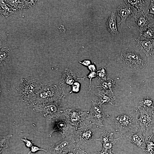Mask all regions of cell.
I'll return each mask as SVG.
<instances>
[{"label":"cell","mask_w":154,"mask_h":154,"mask_svg":"<svg viewBox=\"0 0 154 154\" xmlns=\"http://www.w3.org/2000/svg\"><path fill=\"white\" fill-rule=\"evenodd\" d=\"M41 84L35 78L23 79L17 88L22 100L28 106H35L36 104L37 94Z\"/></svg>","instance_id":"cell-1"},{"label":"cell","mask_w":154,"mask_h":154,"mask_svg":"<svg viewBox=\"0 0 154 154\" xmlns=\"http://www.w3.org/2000/svg\"><path fill=\"white\" fill-rule=\"evenodd\" d=\"M63 96L58 92L56 85L50 83H42L37 94L35 106L58 101Z\"/></svg>","instance_id":"cell-2"},{"label":"cell","mask_w":154,"mask_h":154,"mask_svg":"<svg viewBox=\"0 0 154 154\" xmlns=\"http://www.w3.org/2000/svg\"><path fill=\"white\" fill-rule=\"evenodd\" d=\"M139 114L129 113L117 116L116 118V131L121 134L133 131H137L139 127Z\"/></svg>","instance_id":"cell-3"},{"label":"cell","mask_w":154,"mask_h":154,"mask_svg":"<svg viewBox=\"0 0 154 154\" xmlns=\"http://www.w3.org/2000/svg\"><path fill=\"white\" fill-rule=\"evenodd\" d=\"M124 63L133 69L140 71L147 65L145 60L139 54L132 49L127 48L121 53Z\"/></svg>","instance_id":"cell-4"},{"label":"cell","mask_w":154,"mask_h":154,"mask_svg":"<svg viewBox=\"0 0 154 154\" xmlns=\"http://www.w3.org/2000/svg\"><path fill=\"white\" fill-rule=\"evenodd\" d=\"M92 125L91 123L86 120L77 129L74 135L76 146L84 145L94 139L95 130L92 127Z\"/></svg>","instance_id":"cell-5"},{"label":"cell","mask_w":154,"mask_h":154,"mask_svg":"<svg viewBox=\"0 0 154 154\" xmlns=\"http://www.w3.org/2000/svg\"><path fill=\"white\" fill-rule=\"evenodd\" d=\"M58 102L35 106L34 110L42 114L48 119L60 118L63 115L64 109L58 105Z\"/></svg>","instance_id":"cell-6"},{"label":"cell","mask_w":154,"mask_h":154,"mask_svg":"<svg viewBox=\"0 0 154 154\" xmlns=\"http://www.w3.org/2000/svg\"><path fill=\"white\" fill-rule=\"evenodd\" d=\"M89 112H84L75 108L64 109L63 114L66 120L71 125L77 128L80 127L88 116Z\"/></svg>","instance_id":"cell-7"},{"label":"cell","mask_w":154,"mask_h":154,"mask_svg":"<svg viewBox=\"0 0 154 154\" xmlns=\"http://www.w3.org/2000/svg\"><path fill=\"white\" fill-rule=\"evenodd\" d=\"M91 101L92 107L86 119L88 121L92 124L96 125L98 127L104 126L102 122L105 115L101 106L96 102L92 100Z\"/></svg>","instance_id":"cell-8"},{"label":"cell","mask_w":154,"mask_h":154,"mask_svg":"<svg viewBox=\"0 0 154 154\" xmlns=\"http://www.w3.org/2000/svg\"><path fill=\"white\" fill-rule=\"evenodd\" d=\"M76 143L74 135L63 138L49 147L50 151L53 154H58L62 152L70 151L75 148Z\"/></svg>","instance_id":"cell-9"},{"label":"cell","mask_w":154,"mask_h":154,"mask_svg":"<svg viewBox=\"0 0 154 154\" xmlns=\"http://www.w3.org/2000/svg\"><path fill=\"white\" fill-rule=\"evenodd\" d=\"M77 74L71 70L65 69L59 81V87L61 90L64 96L68 89L71 88L73 84L78 80Z\"/></svg>","instance_id":"cell-10"},{"label":"cell","mask_w":154,"mask_h":154,"mask_svg":"<svg viewBox=\"0 0 154 154\" xmlns=\"http://www.w3.org/2000/svg\"><path fill=\"white\" fill-rule=\"evenodd\" d=\"M70 124L66 120L58 118L55 122L54 126L50 133L51 135L54 131H58L63 138L74 135L77 129Z\"/></svg>","instance_id":"cell-11"},{"label":"cell","mask_w":154,"mask_h":154,"mask_svg":"<svg viewBox=\"0 0 154 154\" xmlns=\"http://www.w3.org/2000/svg\"><path fill=\"white\" fill-rule=\"evenodd\" d=\"M139 116L138 119L139 125L141 131L147 133L151 127L153 122L154 118L148 112L147 108H144L142 109L139 108Z\"/></svg>","instance_id":"cell-12"},{"label":"cell","mask_w":154,"mask_h":154,"mask_svg":"<svg viewBox=\"0 0 154 154\" xmlns=\"http://www.w3.org/2000/svg\"><path fill=\"white\" fill-rule=\"evenodd\" d=\"M134 17L136 26L140 32L154 21V16L149 13L148 9L142 11H136Z\"/></svg>","instance_id":"cell-13"},{"label":"cell","mask_w":154,"mask_h":154,"mask_svg":"<svg viewBox=\"0 0 154 154\" xmlns=\"http://www.w3.org/2000/svg\"><path fill=\"white\" fill-rule=\"evenodd\" d=\"M119 137L128 141L144 150L145 149V137L142 135L141 131L137 133L129 131L121 134Z\"/></svg>","instance_id":"cell-14"},{"label":"cell","mask_w":154,"mask_h":154,"mask_svg":"<svg viewBox=\"0 0 154 154\" xmlns=\"http://www.w3.org/2000/svg\"><path fill=\"white\" fill-rule=\"evenodd\" d=\"M113 132L109 133L106 131L102 132L100 137L97 140H100L103 145L102 151L112 150L115 145L120 139L114 138L113 137Z\"/></svg>","instance_id":"cell-15"},{"label":"cell","mask_w":154,"mask_h":154,"mask_svg":"<svg viewBox=\"0 0 154 154\" xmlns=\"http://www.w3.org/2000/svg\"><path fill=\"white\" fill-rule=\"evenodd\" d=\"M136 11L133 7L125 3L119 5L117 8L116 12L121 18L119 24L124 23L128 17H134Z\"/></svg>","instance_id":"cell-16"},{"label":"cell","mask_w":154,"mask_h":154,"mask_svg":"<svg viewBox=\"0 0 154 154\" xmlns=\"http://www.w3.org/2000/svg\"><path fill=\"white\" fill-rule=\"evenodd\" d=\"M141 50L148 57L154 53V39L148 40H136Z\"/></svg>","instance_id":"cell-17"},{"label":"cell","mask_w":154,"mask_h":154,"mask_svg":"<svg viewBox=\"0 0 154 154\" xmlns=\"http://www.w3.org/2000/svg\"><path fill=\"white\" fill-rule=\"evenodd\" d=\"M106 25L108 31L111 35L115 36L119 34L117 26L115 11L111 13L107 20Z\"/></svg>","instance_id":"cell-18"},{"label":"cell","mask_w":154,"mask_h":154,"mask_svg":"<svg viewBox=\"0 0 154 154\" xmlns=\"http://www.w3.org/2000/svg\"><path fill=\"white\" fill-rule=\"evenodd\" d=\"M154 39V21L148 25L140 32L138 38L140 40Z\"/></svg>","instance_id":"cell-19"},{"label":"cell","mask_w":154,"mask_h":154,"mask_svg":"<svg viewBox=\"0 0 154 154\" xmlns=\"http://www.w3.org/2000/svg\"><path fill=\"white\" fill-rule=\"evenodd\" d=\"M95 95L99 98L98 104L101 106L103 104H113V102L116 99L115 96H112L108 91L99 90Z\"/></svg>","instance_id":"cell-20"},{"label":"cell","mask_w":154,"mask_h":154,"mask_svg":"<svg viewBox=\"0 0 154 154\" xmlns=\"http://www.w3.org/2000/svg\"><path fill=\"white\" fill-rule=\"evenodd\" d=\"M125 3L134 9L137 12L142 11L147 9V5L150 1L124 0Z\"/></svg>","instance_id":"cell-21"},{"label":"cell","mask_w":154,"mask_h":154,"mask_svg":"<svg viewBox=\"0 0 154 154\" xmlns=\"http://www.w3.org/2000/svg\"><path fill=\"white\" fill-rule=\"evenodd\" d=\"M115 82L112 79L108 78L107 81L103 82L102 80L101 83L98 86L95 87L96 88L99 87L102 88V90H109L113 93L112 90L114 87Z\"/></svg>","instance_id":"cell-22"},{"label":"cell","mask_w":154,"mask_h":154,"mask_svg":"<svg viewBox=\"0 0 154 154\" xmlns=\"http://www.w3.org/2000/svg\"><path fill=\"white\" fill-rule=\"evenodd\" d=\"M11 54V50L8 48H4L0 51L1 67L3 66Z\"/></svg>","instance_id":"cell-23"},{"label":"cell","mask_w":154,"mask_h":154,"mask_svg":"<svg viewBox=\"0 0 154 154\" xmlns=\"http://www.w3.org/2000/svg\"><path fill=\"white\" fill-rule=\"evenodd\" d=\"M152 135L145 137L146 143L145 152L149 154H152L154 152V143L152 141Z\"/></svg>","instance_id":"cell-24"},{"label":"cell","mask_w":154,"mask_h":154,"mask_svg":"<svg viewBox=\"0 0 154 154\" xmlns=\"http://www.w3.org/2000/svg\"><path fill=\"white\" fill-rule=\"evenodd\" d=\"M12 134L0 136V153L5 149L8 147L10 138L12 136Z\"/></svg>","instance_id":"cell-25"},{"label":"cell","mask_w":154,"mask_h":154,"mask_svg":"<svg viewBox=\"0 0 154 154\" xmlns=\"http://www.w3.org/2000/svg\"><path fill=\"white\" fill-rule=\"evenodd\" d=\"M154 101L151 98L147 97L144 98L139 103V106H143L144 108H153Z\"/></svg>","instance_id":"cell-26"},{"label":"cell","mask_w":154,"mask_h":154,"mask_svg":"<svg viewBox=\"0 0 154 154\" xmlns=\"http://www.w3.org/2000/svg\"><path fill=\"white\" fill-rule=\"evenodd\" d=\"M96 74L99 80L101 79L107 81V74L105 67L102 66L100 68L99 70L96 71Z\"/></svg>","instance_id":"cell-27"},{"label":"cell","mask_w":154,"mask_h":154,"mask_svg":"<svg viewBox=\"0 0 154 154\" xmlns=\"http://www.w3.org/2000/svg\"><path fill=\"white\" fill-rule=\"evenodd\" d=\"M97 76L96 72V71L91 72L87 76L82 78H78V79H81L84 80V79L86 78H88L89 79L90 84H89V90H90L91 89V81L92 78L96 77Z\"/></svg>","instance_id":"cell-28"},{"label":"cell","mask_w":154,"mask_h":154,"mask_svg":"<svg viewBox=\"0 0 154 154\" xmlns=\"http://www.w3.org/2000/svg\"><path fill=\"white\" fill-rule=\"evenodd\" d=\"M80 84L78 82H75L72 86V88L70 91L69 92L70 94L73 92H78L80 90Z\"/></svg>","instance_id":"cell-29"},{"label":"cell","mask_w":154,"mask_h":154,"mask_svg":"<svg viewBox=\"0 0 154 154\" xmlns=\"http://www.w3.org/2000/svg\"><path fill=\"white\" fill-rule=\"evenodd\" d=\"M149 13L154 16V0L150 1V4L148 7Z\"/></svg>","instance_id":"cell-30"},{"label":"cell","mask_w":154,"mask_h":154,"mask_svg":"<svg viewBox=\"0 0 154 154\" xmlns=\"http://www.w3.org/2000/svg\"><path fill=\"white\" fill-rule=\"evenodd\" d=\"M86 154H114V151L112 150H105L102 151L100 152H97L90 153H87Z\"/></svg>","instance_id":"cell-31"},{"label":"cell","mask_w":154,"mask_h":154,"mask_svg":"<svg viewBox=\"0 0 154 154\" xmlns=\"http://www.w3.org/2000/svg\"><path fill=\"white\" fill-rule=\"evenodd\" d=\"M25 139H21L25 142L28 149L29 148L33 146V141H31L27 140L25 137Z\"/></svg>","instance_id":"cell-32"},{"label":"cell","mask_w":154,"mask_h":154,"mask_svg":"<svg viewBox=\"0 0 154 154\" xmlns=\"http://www.w3.org/2000/svg\"><path fill=\"white\" fill-rule=\"evenodd\" d=\"M40 150H42L46 151L44 149L39 148L36 146H33L31 147V151L28 153V154H29L31 152H32L34 154H35V152Z\"/></svg>","instance_id":"cell-33"},{"label":"cell","mask_w":154,"mask_h":154,"mask_svg":"<svg viewBox=\"0 0 154 154\" xmlns=\"http://www.w3.org/2000/svg\"><path fill=\"white\" fill-rule=\"evenodd\" d=\"M79 62L82 64L86 66H88L91 64L90 61L88 60H84L82 62L80 61Z\"/></svg>","instance_id":"cell-34"},{"label":"cell","mask_w":154,"mask_h":154,"mask_svg":"<svg viewBox=\"0 0 154 154\" xmlns=\"http://www.w3.org/2000/svg\"><path fill=\"white\" fill-rule=\"evenodd\" d=\"M88 68L91 72L97 71L94 64H92L89 65L88 66Z\"/></svg>","instance_id":"cell-35"},{"label":"cell","mask_w":154,"mask_h":154,"mask_svg":"<svg viewBox=\"0 0 154 154\" xmlns=\"http://www.w3.org/2000/svg\"><path fill=\"white\" fill-rule=\"evenodd\" d=\"M67 154H78V152L69 151Z\"/></svg>","instance_id":"cell-36"},{"label":"cell","mask_w":154,"mask_h":154,"mask_svg":"<svg viewBox=\"0 0 154 154\" xmlns=\"http://www.w3.org/2000/svg\"><path fill=\"white\" fill-rule=\"evenodd\" d=\"M152 114L153 116V117L154 118V109H153V110L152 111Z\"/></svg>","instance_id":"cell-37"},{"label":"cell","mask_w":154,"mask_h":154,"mask_svg":"<svg viewBox=\"0 0 154 154\" xmlns=\"http://www.w3.org/2000/svg\"><path fill=\"white\" fill-rule=\"evenodd\" d=\"M153 136L154 138V129H153Z\"/></svg>","instance_id":"cell-38"}]
</instances>
